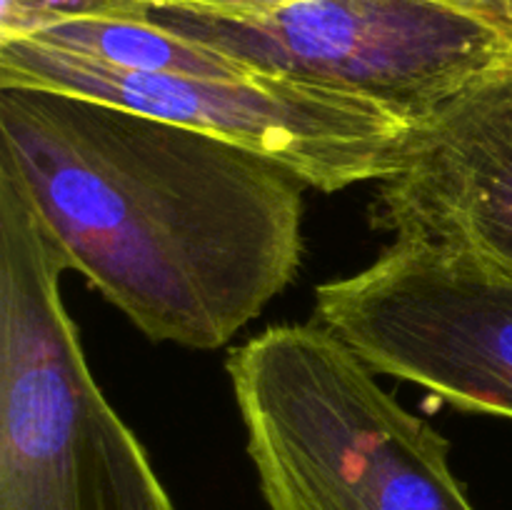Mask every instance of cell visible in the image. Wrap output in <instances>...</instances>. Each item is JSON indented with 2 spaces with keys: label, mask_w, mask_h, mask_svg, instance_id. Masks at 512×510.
<instances>
[{
  "label": "cell",
  "mask_w": 512,
  "mask_h": 510,
  "mask_svg": "<svg viewBox=\"0 0 512 510\" xmlns=\"http://www.w3.org/2000/svg\"><path fill=\"white\" fill-rule=\"evenodd\" d=\"M10 3H15V0H3V8H5V5H10Z\"/></svg>",
  "instance_id": "11"
},
{
  "label": "cell",
  "mask_w": 512,
  "mask_h": 510,
  "mask_svg": "<svg viewBox=\"0 0 512 510\" xmlns=\"http://www.w3.org/2000/svg\"><path fill=\"white\" fill-rule=\"evenodd\" d=\"M25 38L125 70L208 75V78L258 73L228 55L215 53L158 25L148 18L143 3L63 15L25 33Z\"/></svg>",
  "instance_id": "8"
},
{
  "label": "cell",
  "mask_w": 512,
  "mask_h": 510,
  "mask_svg": "<svg viewBox=\"0 0 512 510\" xmlns=\"http://www.w3.org/2000/svg\"><path fill=\"white\" fill-rule=\"evenodd\" d=\"M315 315L373 373L512 418V275L488 260L400 238L368 268L320 285Z\"/></svg>",
  "instance_id": "6"
},
{
  "label": "cell",
  "mask_w": 512,
  "mask_h": 510,
  "mask_svg": "<svg viewBox=\"0 0 512 510\" xmlns=\"http://www.w3.org/2000/svg\"><path fill=\"white\" fill-rule=\"evenodd\" d=\"M63 270V250L0 158V510H175L85 363Z\"/></svg>",
  "instance_id": "3"
},
{
  "label": "cell",
  "mask_w": 512,
  "mask_h": 510,
  "mask_svg": "<svg viewBox=\"0 0 512 510\" xmlns=\"http://www.w3.org/2000/svg\"><path fill=\"white\" fill-rule=\"evenodd\" d=\"M258 73L355 95L410 125L512 63V38L443 0H303L250 18L145 8Z\"/></svg>",
  "instance_id": "4"
},
{
  "label": "cell",
  "mask_w": 512,
  "mask_h": 510,
  "mask_svg": "<svg viewBox=\"0 0 512 510\" xmlns=\"http://www.w3.org/2000/svg\"><path fill=\"white\" fill-rule=\"evenodd\" d=\"M443 3L488 20L490 25H495L512 38V0H443Z\"/></svg>",
  "instance_id": "10"
},
{
  "label": "cell",
  "mask_w": 512,
  "mask_h": 510,
  "mask_svg": "<svg viewBox=\"0 0 512 510\" xmlns=\"http://www.w3.org/2000/svg\"><path fill=\"white\" fill-rule=\"evenodd\" d=\"M0 88L78 95L218 135L325 193L390 178L413 130L388 108L320 85L268 73L208 78L125 70L25 35L0 38Z\"/></svg>",
  "instance_id": "5"
},
{
  "label": "cell",
  "mask_w": 512,
  "mask_h": 510,
  "mask_svg": "<svg viewBox=\"0 0 512 510\" xmlns=\"http://www.w3.org/2000/svg\"><path fill=\"white\" fill-rule=\"evenodd\" d=\"M0 158L68 260L150 340L213 350L293 283L303 180L218 135L0 88Z\"/></svg>",
  "instance_id": "1"
},
{
  "label": "cell",
  "mask_w": 512,
  "mask_h": 510,
  "mask_svg": "<svg viewBox=\"0 0 512 510\" xmlns=\"http://www.w3.org/2000/svg\"><path fill=\"white\" fill-rule=\"evenodd\" d=\"M268 510H475L450 445L323 325H273L228 358Z\"/></svg>",
  "instance_id": "2"
},
{
  "label": "cell",
  "mask_w": 512,
  "mask_h": 510,
  "mask_svg": "<svg viewBox=\"0 0 512 510\" xmlns=\"http://www.w3.org/2000/svg\"><path fill=\"white\" fill-rule=\"evenodd\" d=\"M373 220L395 240L465 250L512 275V63L410 130Z\"/></svg>",
  "instance_id": "7"
},
{
  "label": "cell",
  "mask_w": 512,
  "mask_h": 510,
  "mask_svg": "<svg viewBox=\"0 0 512 510\" xmlns=\"http://www.w3.org/2000/svg\"><path fill=\"white\" fill-rule=\"evenodd\" d=\"M138 3H143L145 8L190 10V13L223 15V18H250V15H265L288 8V5L303 3V0H138Z\"/></svg>",
  "instance_id": "9"
}]
</instances>
